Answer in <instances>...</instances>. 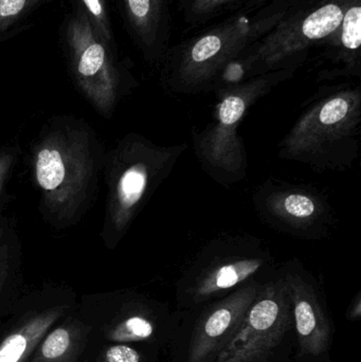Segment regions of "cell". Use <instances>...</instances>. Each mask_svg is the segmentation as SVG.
I'll return each instance as SVG.
<instances>
[{
    "mask_svg": "<svg viewBox=\"0 0 361 362\" xmlns=\"http://www.w3.org/2000/svg\"><path fill=\"white\" fill-rule=\"evenodd\" d=\"M297 0L273 1L233 16L170 47L161 65V81L169 91L197 95L213 91L222 70L271 31Z\"/></svg>",
    "mask_w": 361,
    "mask_h": 362,
    "instance_id": "cell-1",
    "label": "cell"
},
{
    "mask_svg": "<svg viewBox=\"0 0 361 362\" xmlns=\"http://www.w3.org/2000/svg\"><path fill=\"white\" fill-rule=\"evenodd\" d=\"M33 173L47 212L61 223L78 218L97 182L95 140L86 127L54 123L34 148Z\"/></svg>",
    "mask_w": 361,
    "mask_h": 362,
    "instance_id": "cell-2",
    "label": "cell"
},
{
    "mask_svg": "<svg viewBox=\"0 0 361 362\" xmlns=\"http://www.w3.org/2000/svg\"><path fill=\"white\" fill-rule=\"evenodd\" d=\"M361 87L343 86L312 104L283 138L280 158L316 171H345L360 155Z\"/></svg>",
    "mask_w": 361,
    "mask_h": 362,
    "instance_id": "cell-3",
    "label": "cell"
},
{
    "mask_svg": "<svg viewBox=\"0 0 361 362\" xmlns=\"http://www.w3.org/2000/svg\"><path fill=\"white\" fill-rule=\"evenodd\" d=\"M350 0H311L292 10L220 72L213 91L282 68L301 67L341 25Z\"/></svg>",
    "mask_w": 361,
    "mask_h": 362,
    "instance_id": "cell-4",
    "label": "cell"
},
{
    "mask_svg": "<svg viewBox=\"0 0 361 362\" xmlns=\"http://www.w3.org/2000/svg\"><path fill=\"white\" fill-rule=\"evenodd\" d=\"M188 144L158 146L129 134L110 153L106 161L107 204L103 240L114 248L134 219L175 168Z\"/></svg>",
    "mask_w": 361,
    "mask_h": 362,
    "instance_id": "cell-5",
    "label": "cell"
},
{
    "mask_svg": "<svg viewBox=\"0 0 361 362\" xmlns=\"http://www.w3.org/2000/svg\"><path fill=\"white\" fill-rule=\"evenodd\" d=\"M278 268L273 253L260 238L248 234L218 236L199 251L178 279V310H196L250 283L265 282Z\"/></svg>",
    "mask_w": 361,
    "mask_h": 362,
    "instance_id": "cell-6",
    "label": "cell"
},
{
    "mask_svg": "<svg viewBox=\"0 0 361 362\" xmlns=\"http://www.w3.org/2000/svg\"><path fill=\"white\" fill-rule=\"evenodd\" d=\"M299 68L273 70L215 90L218 101L211 119L193 139L197 159L212 180L229 185L245 178L247 154L239 135V125L259 100L290 80Z\"/></svg>",
    "mask_w": 361,
    "mask_h": 362,
    "instance_id": "cell-7",
    "label": "cell"
},
{
    "mask_svg": "<svg viewBox=\"0 0 361 362\" xmlns=\"http://www.w3.org/2000/svg\"><path fill=\"white\" fill-rule=\"evenodd\" d=\"M296 349L292 305L278 268L273 278L261 284L216 362H290L292 353L296 358Z\"/></svg>",
    "mask_w": 361,
    "mask_h": 362,
    "instance_id": "cell-8",
    "label": "cell"
},
{
    "mask_svg": "<svg viewBox=\"0 0 361 362\" xmlns=\"http://www.w3.org/2000/svg\"><path fill=\"white\" fill-rule=\"evenodd\" d=\"M262 283H250L196 310H178L179 321L167 346L172 362L218 361Z\"/></svg>",
    "mask_w": 361,
    "mask_h": 362,
    "instance_id": "cell-9",
    "label": "cell"
},
{
    "mask_svg": "<svg viewBox=\"0 0 361 362\" xmlns=\"http://www.w3.org/2000/svg\"><path fill=\"white\" fill-rule=\"evenodd\" d=\"M65 42L70 68L85 97L110 118L126 88V76L112 52L93 29L82 10L66 25Z\"/></svg>",
    "mask_w": 361,
    "mask_h": 362,
    "instance_id": "cell-10",
    "label": "cell"
},
{
    "mask_svg": "<svg viewBox=\"0 0 361 362\" xmlns=\"http://www.w3.org/2000/svg\"><path fill=\"white\" fill-rule=\"evenodd\" d=\"M252 200L267 225L301 240L326 238L336 225L328 199L304 185L266 180L256 189Z\"/></svg>",
    "mask_w": 361,
    "mask_h": 362,
    "instance_id": "cell-11",
    "label": "cell"
},
{
    "mask_svg": "<svg viewBox=\"0 0 361 362\" xmlns=\"http://www.w3.org/2000/svg\"><path fill=\"white\" fill-rule=\"evenodd\" d=\"M279 269L294 317L296 361L328 362L334 325L319 284L299 259H290Z\"/></svg>",
    "mask_w": 361,
    "mask_h": 362,
    "instance_id": "cell-12",
    "label": "cell"
},
{
    "mask_svg": "<svg viewBox=\"0 0 361 362\" xmlns=\"http://www.w3.org/2000/svg\"><path fill=\"white\" fill-rule=\"evenodd\" d=\"M121 11L131 40L143 59L160 65L172 35V0H120Z\"/></svg>",
    "mask_w": 361,
    "mask_h": 362,
    "instance_id": "cell-13",
    "label": "cell"
},
{
    "mask_svg": "<svg viewBox=\"0 0 361 362\" xmlns=\"http://www.w3.org/2000/svg\"><path fill=\"white\" fill-rule=\"evenodd\" d=\"M361 0H350L341 25L319 47L326 61L336 66L324 70L321 80L361 76Z\"/></svg>",
    "mask_w": 361,
    "mask_h": 362,
    "instance_id": "cell-14",
    "label": "cell"
},
{
    "mask_svg": "<svg viewBox=\"0 0 361 362\" xmlns=\"http://www.w3.org/2000/svg\"><path fill=\"white\" fill-rule=\"evenodd\" d=\"M57 316V312L40 315L8 336L0 344V362L25 361Z\"/></svg>",
    "mask_w": 361,
    "mask_h": 362,
    "instance_id": "cell-15",
    "label": "cell"
},
{
    "mask_svg": "<svg viewBox=\"0 0 361 362\" xmlns=\"http://www.w3.org/2000/svg\"><path fill=\"white\" fill-rule=\"evenodd\" d=\"M243 4V0H177L178 10L187 25H203Z\"/></svg>",
    "mask_w": 361,
    "mask_h": 362,
    "instance_id": "cell-16",
    "label": "cell"
},
{
    "mask_svg": "<svg viewBox=\"0 0 361 362\" xmlns=\"http://www.w3.org/2000/svg\"><path fill=\"white\" fill-rule=\"evenodd\" d=\"M80 1L82 4L81 10L86 15L97 35L106 44L112 46L114 35H112V23L108 15L106 0H80Z\"/></svg>",
    "mask_w": 361,
    "mask_h": 362,
    "instance_id": "cell-17",
    "label": "cell"
},
{
    "mask_svg": "<svg viewBox=\"0 0 361 362\" xmlns=\"http://www.w3.org/2000/svg\"><path fill=\"white\" fill-rule=\"evenodd\" d=\"M42 0H0V34L25 18Z\"/></svg>",
    "mask_w": 361,
    "mask_h": 362,
    "instance_id": "cell-18",
    "label": "cell"
},
{
    "mask_svg": "<svg viewBox=\"0 0 361 362\" xmlns=\"http://www.w3.org/2000/svg\"><path fill=\"white\" fill-rule=\"evenodd\" d=\"M70 334L64 327H59L55 331L51 332L42 346V356L44 358L52 361V359L61 358L70 346Z\"/></svg>",
    "mask_w": 361,
    "mask_h": 362,
    "instance_id": "cell-19",
    "label": "cell"
},
{
    "mask_svg": "<svg viewBox=\"0 0 361 362\" xmlns=\"http://www.w3.org/2000/svg\"><path fill=\"white\" fill-rule=\"evenodd\" d=\"M150 354L144 355L127 344H116L106 350L104 362H146Z\"/></svg>",
    "mask_w": 361,
    "mask_h": 362,
    "instance_id": "cell-20",
    "label": "cell"
},
{
    "mask_svg": "<svg viewBox=\"0 0 361 362\" xmlns=\"http://www.w3.org/2000/svg\"><path fill=\"white\" fill-rule=\"evenodd\" d=\"M15 155L10 148L0 150V194L4 191V185L10 177L14 165Z\"/></svg>",
    "mask_w": 361,
    "mask_h": 362,
    "instance_id": "cell-21",
    "label": "cell"
},
{
    "mask_svg": "<svg viewBox=\"0 0 361 362\" xmlns=\"http://www.w3.org/2000/svg\"><path fill=\"white\" fill-rule=\"evenodd\" d=\"M12 253L13 250L11 248L10 243L6 242V244L0 250V291L10 276L13 262Z\"/></svg>",
    "mask_w": 361,
    "mask_h": 362,
    "instance_id": "cell-22",
    "label": "cell"
},
{
    "mask_svg": "<svg viewBox=\"0 0 361 362\" xmlns=\"http://www.w3.org/2000/svg\"><path fill=\"white\" fill-rule=\"evenodd\" d=\"M361 316V293H358L352 301L347 312V318L350 321L357 320Z\"/></svg>",
    "mask_w": 361,
    "mask_h": 362,
    "instance_id": "cell-23",
    "label": "cell"
},
{
    "mask_svg": "<svg viewBox=\"0 0 361 362\" xmlns=\"http://www.w3.org/2000/svg\"><path fill=\"white\" fill-rule=\"evenodd\" d=\"M273 1H280V0H247L246 4H244L243 8L247 10H256V8H261V6H266Z\"/></svg>",
    "mask_w": 361,
    "mask_h": 362,
    "instance_id": "cell-24",
    "label": "cell"
},
{
    "mask_svg": "<svg viewBox=\"0 0 361 362\" xmlns=\"http://www.w3.org/2000/svg\"><path fill=\"white\" fill-rule=\"evenodd\" d=\"M6 244V223L0 221V250Z\"/></svg>",
    "mask_w": 361,
    "mask_h": 362,
    "instance_id": "cell-25",
    "label": "cell"
},
{
    "mask_svg": "<svg viewBox=\"0 0 361 362\" xmlns=\"http://www.w3.org/2000/svg\"><path fill=\"white\" fill-rule=\"evenodd\" d=\"M295 362H300V361H295Z\"/></svg>",
    "mask_w": 361,
    "mask_h": 362,
    "instance_id": "cell-26",
    "label": "cell"
}]
</instances>
